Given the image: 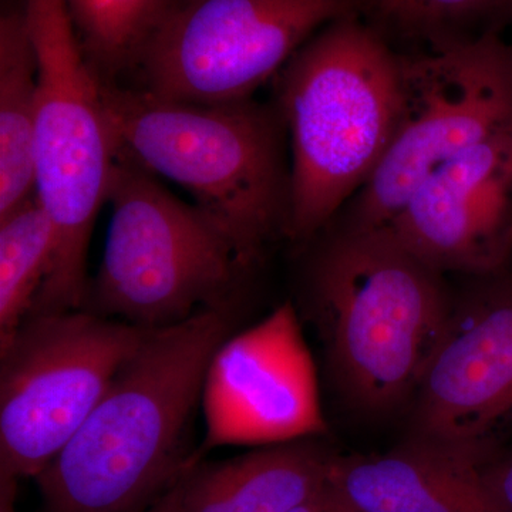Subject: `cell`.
Wrapping results in <instances>:
<instances>
[{"label": "cell", "mask_w": 512, "mask_h": 512, "mask_svg": "<svg viewBox=\"0 0 512 512\" xmlns=\"http://www.w3.org/2000/svg\"><path fill=\"white\" fill-rule=\"evenodd\" d=\"M119 151L185 188L245 269L288 235L291 158L278 104H194L103 82Z\"/></svg>", "instance_id": "2"}, {"label": "cell", "mask_w": 512, "mask_h": 512, "mask_svg": "<svg viewBox=\"0 0 512 512\" xmlns=\"http://www.w3.org/2000/svg\"><path fill=\"white\" fill-rule=\"evenodd\" d=\"M476 279L414 393L410 440L484 467L512 431V275Z\"/></svg>", "instance_id": "10"}, {"label": "cell", "mask_w": 512, "mask_h": 512, "mask_svg": "<svg viewBox=\"0 0 512 512\" xmlns=\"http://www.w3.org/2000/svg\"><path fill=\"white\" fill-rule=\"evenodd\" d=\"M329 481L353 512H498L483 467L414 440L389 453L335 457Z\"/></svg>", "instance_id": "13"}, {"label": "cell", "mask_w": 512, "mask_h": 512, "mask_svg": "<svg viewBox=\"0 0 512 512\" xmlns=\"http://www.w3.org/2000/svg\"><path fill=\"white\" fill-rule=\"evenodd\" d=\"M512 22V0L508 3L507 15H505V23Z\"/></svg>", "instance_id": "23"}, {"label": "cell", "mask_w": 512, "mask_h": 512, "mask_svg": "<svg viewBox=\"0 0 512 512\" xmlns=\"http://www.w3.org/2000/svg\"><path fill=\"white\" fill-rule=\"evenodd\" d=\"M312 295L349 402L386 413L413 400L453 305L443 272L387 228L345 224L316 255Z\"/></svg>", "instance_id": "4"}, {"label": "cell", "mask_w": 512, "mask_h": 512, "mask_svg": "<svg viewBox=\"0 0 512 512\" xmlns=\"http://www.w3.org/2000/svg\"><path fill=\"white\" fill-rule=\"evenodd\" d=\"M359 15L356 0H174L140 57L137 89L163 99H254L320 29Z\"/></svg>", "instance_id": "9"}, {"label": "cell", "mask_w": 512, "mask_h": 512, "mask_svg": "<svg viewBox=\"0 0 512 512\" xmlns=\"http://www.w3.org/2000/svg\"><path fill=\"white\" fill-rule=\"evenodd\" d=\"M359 16L402 53L466 42L505 25L510 0H356Z\"/></svg>", "instance_id": "16"}, {"label": "cell", "mask_w": 512, "mask_h": 512, "mask_svg": "<svg viewBox=\"0 0 512 512\" xmlns=\"http://www.w3.org/2000/svg\"><path fill=\"white\" fill-rule=\"evenodd\" d=\"M148 333L80 311L33 313L0 345V478H36Z\"/></svg>", "instance_id": "8"}, {"label": "cell", "mask_w": 512, "mask_h": 512, "mask_svg": "<svg viewBox=\"0 0 512 512\" xmlns=\"http://www.w3.org/2000/svg\"><path fill=\"white\" fill-rule=\"evenodd\" d=\"M184 477L171 490H168L160 500L143 512H184Z\"/></svg>", "instance_id": "21"}, {"label": "cell", "mask_w": 512, "mask_h": 512, "mask_svg": "<svg viewBox=\"0 0 512 512\" xmlns=\"http://www.w3.org/2000/svg\"><path fill=\"white\" fill-rule=\"evenodd\" d=\"M511 124L512 45L497 29L402 53L392 138L375 173L346 205L345 224L386 228L431 174Z\"/></svg>", "instance_id": "7"}, {"label": "cell", "mask_w": 512, "mask_h": 512, "mask_svg": "<svg viewBox=\"0 0 512 512\" xmlns=\"http://www.w3.org/2000/svg\"><path fill=\"white\" fill-rule=\"evenodd\" d=\"M18 481L0 478V512H19L16 510Z\"/></svg>", "instance_id": "22"}, {"label": "cell", "mask_w": 512, "mask_h": 512, "mask_svg": "<svg viewBox=\"0 0 512 512\" xmlns=\"http://www.w3.org/2000/svg\"><path fill=\"white\" fill-rule=\"evenodd\" d=\"M386 228L443 274L504 269L512 254V124L431 174Z\"/></svg>", "instance_id": "12"}, {"label": "cell", "mask_w": 512, "mask_h": 512, "mask_svg": "<svg viewBox=\"0 0 512 512\" xmlns=\"http://www.w3.org/2000/svg\"><path fill=\"white\" fill-rule=\"evenodd\" d=\"M228 306L146 338L80 429L35 478L45 512H143L198 461L185 439L208 366L229 338Z\"/></svg>", "instance_id": "1"}, {"label": "cell", "mask_w": 512, "mask_h": 512, "mask_svg": "<svg viewBox=\"0 0 512 512\" xmlns=\"http://www.w3.org/2000/svg\"><path fill=\"white\" fill-rule=\"evenodd\" d=\"M201 404L202 451L279 446L325 433L315 363L292 303L222 343Z\"/></svg>", "instance_id": "11"}, {"label": "cell", "mask_w": 512, "mask_h": 512, "mask_svg": "<svg viewBox=\"0 0 512 512\" xmlns=\"http://www.w3.org/2000/svg\"><path fill=\"white\" fill-rule=\"evenodd\" d=\"M55 249V227L36 195L0 218V345L32 315Z\"/></svg>", "instance_id": "17"}, {"label": "cell", "mask_w": 512, "mask_h": 512, "mask_svg": "<svg viewBox=\"0 0 512 512\" xmlns=\"http://www.w3.org/2000/svg\"><path fill=\"white\" fill-rule=\"evenodd\" d=\"M89 63L103 82L136 70L174 0H66Z\"/></svg>", "instance_id": "18"}, {"label": "cell", "mask_w": 512, "mask_h": 512, "mask_svg": "<svg viewBox=\"0 0 512 512\" xmlns=\"http://www.w3.org/2000/svg\"><path fill=\"white\" fill-rule=\"evenodd\" d=\"M39 66L25 10L0 19V218L35 195Z\"/></svg>", "instance_id": "15"}, {"label": "cell", "mask_w": 512, "mask_h": 512, "mask_svg": "<svg viewBox=\"0 0 512 512\" xmlns=\"http://www.w3.org/2000/svg\"><path fill=\"white\" fill-rule=\"evenodd\" d=\"M107 202L106 248L84 311L154 330L228 306L247 269L197 205L175 197L121 151Z\"/></svg>", "instance_id": "6"}, {"label": "cell", "mask_w": 512, "mask_h": 512, "mask_svg": "<svg viewBox=\"0 0 512 512\" xmlns=\"http://www.w3.org/2000/svg\"><path fill=\"white\" fill-rule=\"evenodd\" d=\"M333 460L301 440L194 464L184 477V512H285L328 481Z\"/></svg>", "instance_id": "14"}, {"label": "cell", "mask_w": 512, "mask_h": 512, "mask_svg": "<svg viewBox=\"0 0 512 512\" xmlns=\"http://www.w3.org/2000/svg\"><path fill=\"white\" fill-rule=\"evenodd\" d=\"M23 10L39 66L35 195L56 234L55 259L32 315L80 311L90 285V238L119 146L66 0H25Z\"/></svg>", "instance_id": "5"}, {"label": "cell", "mask_w": 512, "mask_h": 512, "mask_svg": "<svg viewBox=\"0 0 512 512\" xmlns=\"http://www.w3.org/2000/svg\"><path fill=\"white\" fill-rule=\"evenodd\" d=\"M402 53L359 15L320 29L278 76L291 154L288 237L306 242L375 173L400 106Z\"/></svg>", "instance_id": "3"}, {"label": "cell", "mask_w": 512, "mask_h": 512, "mask_svg": "<svg viewBox=\"0 0 512 512\" xmlns=\"http://www.w3.org/2000/svg\"><path fill=\"white\" fill-rule=\"evenodd\" d=\"M488 497L498 512H512V453L493 457L483 467Z\"/></svg>", "instance_id": "19"}, {"label": "cell", "mask_w": 512, "mask_h": 512, "mask_svg": "<svg viewBox=\"0 0 512 512\" xmlns=\"http://www.w3.org/2000/svg\"><path fill=\"white\" fill-rule=\"evenodd\" d=\"M285 512H353L342 495L330 484L329 478L322 487L313 491Z\"/></svg>", "instance_id": "20"}]
</instances>
